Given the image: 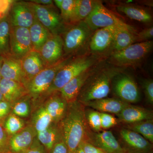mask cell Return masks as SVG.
<instances>
[{
	"label": "cell",
	"mask_w": 153,
	"mask_h": 153,
	"mask_svg": "<svg viewBox=\"0 0 153 153\" xmlns=\"http://www.w3.org/2000/svg\"><path fill=\"white\" fill-rule=\"evenodd\" d=\"M85 107L77 100L68 103L66 113L58 123L68 153L74 152L82 142L87 140L91 131L85 118Z\"/></svg>",
	"instance_id": "6da1fadb"
},
{
	"label": "cell",
	"mask_w": 153,
	"mask_h": 153,
	"mask_svg": "<svg viewBox=\"0 0 153 153\" xmlns=\"http://www.w3.org/2000/svg\"><path fill=\"white\" fill-rule=\"evenodd\" d=\"M120 73L118 68H105L97 71L85 83L77 100L81 103L106 98L110 91L111 80Z\"/></svg>",
	"instance_id": "7a4b0ae2"
},
{
	"label": "cell",
	"mask_w": 153,
	"mask_h": 153,
	"mask_svg": "<svg viewBox=\"0 0 153 153\" xmlns=\"http://www.w3.org/2000/svg\"><path fill=\"white\" fill-rule=\"evenodd\" d=\"M73 58V56H64L57 63L44 68L29 82L26 88L33 100V108L43 101L57 72Z\"/></svg>",
	"instance_id": "3957f363"
},
{
	"label": "cell",
	"mask_w": 153,
	"mask_h": 153,
	"mask_svg": "<svg viewBox=\"0 0 153 153\" xmlns=\"http://www.w3.org/2000/svg\"><path fill=\"white\" fill-rule=\"evenodd\" d=\"M96 59L94 57L82 56L73 58L57 72L51 86L47 91L43 100L50 94L59 91L70 80L92 67Z\"/></svg>",
	"instance_id": "277c9868"
},
{
	"label": "cell",
	"mask_w": 153,
	"mask_h": 153,
	"mask_svg": "<svg viewBox=\"0 0 153 153\" xmlns=\"http://www.w3.org/2000/svg\"><path fill=\"white\" fill-rule=\"evenodd\" d=\"M93 32L84 21L67 25L61 35L64 56H73L85 45Z\"/></svg>",
	"instance_id": "5b68a950"
},
{
	"label": "cell",
	"mask_w": 153,
	"mask_h": 153,
	"mask_svg": "<svg viewBox=\"0 0 153 153\" xmlns=\"http://www.w3.org/2000/svg\"><path fill=\"white\" fill-rule=\"evenodd\" d=\"M84 21L93 32L101 28L111 26L135 30L132 26L127 24L118 18L100 1H96L91 13Z\"/></svg>",
	"instance_id": "8992f818"
},
{
	"label": "cell",
	"mask_w": 153,
	"mask_h": 153,
	"mask_svg": "<svg viewBox=\"0 0 153 153\" xmlns=\"http://www.w3.org/2000/svg\"><path fill=\"white\" fill-rule=\"evenodd\" d=\"M152 41L134 43L126 49L114 52L111 60L119 66L134 65L140 62L153 49Z\"/></svg>",
	"instance_id": "52a82bcc"
},
{
	"label": "cell",
	"mask_w": 153,
	"mask_h": 153,
	"mask_svg": "<svg viewBox=\"0 0 153 153\" xmlns=\"http://www.w3.org/2000/svg\"><path fill=\"white\" fill-rule=\"evenodd\" d=\"M30 3L35 16L41 25L52 35L61 36L67 25L63 22L54 5L43 6Z\"/></svg>",
	"instance_id": "ba28073f"
},
{
	"label": "cell",
	"mask_w": 153,
	"mask_h": 153,
	"mask_svg": "<svg viewBox=\"0 0 153 153\" xmlns=\"http://www.w3.org/2000/svg\"><path fill=\"white\" fill-rule=\"evenodd\" d=\"M8 15L11 27L29 29L36 18L31 3L25 1H13Z\"/></svg>",
	"instance_id": "9c48e42d"
},
{
	"label": "cell",
	"mask_w": 153,
	"mask_h": 153,
	"mask_svg": "<svg viewBox=\"0 0 153 153\" xmlns=\"http://www.w3.org/2000/svg\"><path fill=\"white\" fill-rule=\"evenodd\" d=\"M114 78L113 88L119 99L128 104L139 101L140 98L139 89L131 76L120 72Z\"/></svg>",
	"instance_id": "30bf717a"
},
{
	"label": "cell",
	"mask_w": 153,
	"mask_h": 153,
	"mask_svg": "<svg viewBox=\"0 0 153 153\" xmlns=\"http://www.w3.org/2000/svg\"><path fill=\"white\" fill-rule=\"evenodd\" d=\"M10 49L11 55L21 60L33 51L29 29L11 27Z\"/></svg>",
	"instance_id": "8fae6325"
},
{
	"label": "cell",
	"mask_w": 153,
	"mask_h": 153,
	"mask_svg": "<svg viewBox=\"0 0 153 153\" xmlns=\"http://www.w3.org/2000/svg\"><path fill=\"white\" fill-rule=\"evenodd\" d=\"M86 141L106 153H127L110 131L99 132L91 131Z\"/></svg>",
	"instance_id": "7c38bea8"
},
{
	"label": "cell",
	"mask_w": 153,
	"mask_h": 153,
	"mask_svg": "<svg viewBox=\"0 0 153 153\" xmlns=\"http://www.w3.org/2000/svg\"><path fill=\"white\" fill-rule=\"evenodd\" d=\"M45 68L52 66L64 57L63 41L60 35H52L39 52Z\"/></svg>",
	"instance_id": "4fadbf2b"
},
{
	"label": "cell",
	"mask_w": 153,
	"mask_h": 153,
	"mask_svg": "<svg viewBox=\"0 0 153 153\" xmlns=\"http://www.w3.org/2000/svg\"><path fill=\"white\" fill-rule=\"evenodd\" d=\"M120 135L127 153H152V144L144 137L128 129H122Z\"/></svg>",
	"instance_id": "5bb4252c"
},
{
	"label": "cell",
	"mask_w": 153,
	"mask_h": 153,
	"mask_svg": "<svg viewBox=\"0 0 153 153\" xmlns=\"http://www.w3.org/2000/svg\"><path fill=\"white\" fill-rule=\"evenodd\" d=\"M37 136L34 128L28 123L19 132L10 137L9 152L12 153H26Z\"/></svg>",
	"instance_id": "9a60e30c"
},
{
	"label": "cell",
	"mask_w": 153,
	"mask_h": 153,
	"mask_svg": "<svg viewBox=\"0 0 153 153\" xmlns=\"http://www.w3.org/2000/svg\"><path fill=\"white\" fill-rule=\"evenodd\" d=\"M97 71V68L91 67L70 80L59 92L68 103L75 101L87 80Z\"/></svg>",
	"instance_id": "2e32d148"
},
{
	"label": "cell",
	"mask_w": 153,
	"mask_h": 153,
	"mask_svg": "<svg viewBox=\"0 0 153 153\" xmlns=\"http://www.w3.org/2000/svg\"><path fill=\"white\" fill-rule=\"evenodd\" d=\"M23 85L27 87L29 82L45 68L39 52H29L21 60Z\"/></svg>",
	"instance_id": "e0dca14e"
},
{
	"label": "cell",
	"mask_w": 153,
	"mask_h": 153,
	"mask_svg": "<svg viewBox=\"0 0 153 153\" xmlns=\"http://www.w3.org/2000/svg\"><path fill=\"white\" fill-rule=\"evenodd\" d=\"M118 27L111 26L94 31L91 38L89 47L91 52H104L111 46L115 33Z\"/></svg>",
	"instance_id": "ac0fdd59"
},
{
	"label": "cell",
	"mask_w": 153,
	"mask_h": 153,
	"mask_svg": "<svg viewBox=\"0 0 153 153\" xmlns=\"http://www.w3.org/2000/svg\"><path fill=\"white\" fill-rule=\"evenodd\" d=\"M42 103L52 117L53 122L55 123H58L63 118L68 105L59 91L50 94Z\"/></svg>",
	"instance_id": "d6986e66"
},
{
	"label": "cell",
	"mask_w": 153,
	"mask_h": 153,
	"mask_svg": "<svg viewBox=\"0 0 153 153\" xmlns=\"http://www.w3.org/2000/svg\"><path fill=\"white\" fill-rule=\"evenodd\" d=\"M84 106L92 108L100 112L118 114L128 103L119 98H105L82 103Z\"/></svg>",
	"instance_id": "ffe728a7"
},
{
	"label": "cell",
	"mask_w": 153,
	"mask_h": 153,
	"mask_svg": "<svg viewBox=\"0 0 153 153\" xmlns=\"http://www.w3.org/2000/svg\"><path fill=\"white\" fill-rule=\"evenodd\" d=\"M0 92L4 99L11 105L28 94L27 88L22 83L2 78L0 81Z\"/></svg>",
	"instance_id": "44dd1931"
},
{
	"label": "cell",
	"mask_w": 153,
	"mask_h": 153,
	"mask_svg": "<svg viewBox=\"0 0 153 153\" xmlns=\"http://www.w3.org/2000/svg\"><path fill=\"white\" fill-rule=\"evenodd\" d=\"M119 119L125 123L131 124L153 119V113L149 110L128 104L118 114Z\"/></svg>",
	"instance_id": "7402d4cb"
},
{
	"label": "cell",
	"mask_w": 153,
	"mask_h": 153,
	"mask_svg": "<svg viewBox=\"0 0 153 153\" xmlns=\"http://www.w3.org/2000/svg\"><path fill=\"white\" fill-rule=\"evenodd\" d=\"M1 75L2 79L13 80L23 84L21 60L11 55L3 57Z\"/></svg>",
	"instance_id": "603a6c76"
},
{
	"label": "cell",
	"mask_w": 153,
	"mask_h": 153,
	"mask_svg": "<svg viewBox=\"0 0 153 153\" xmlns=\"http://www.w3.org/2000/svg\"><path fill=\"white\" fill-rule=\"evenodd\" d=\"M137 33L135 30L121 27H117L111 45L114 52L123 50L136 43Z\"/></svg>",
	"instance_id": "cb8c5ba5"
},
{
	"label": "cell",
	"mask_w": 153,
	"mask_h": 153,
	"mask_svg": "<svg viewBox=\"0 0 153 153\" xmlns=\"http://www.w3.org/2000/svg\"><path fill=\"white\" fill-rule=\"evenodd\" d=\"M33 50L39 52L52 34L41 25L36 18L34 23L29 28Z\"/></svg>",
	"instance_id": "d4e9b609"
},
{
	"label": "cell",
	"mask_w": 153,
	"mask_h": 153,
	"mask_svg": "<svg viewBox=\"0 0 153 153\" xmlns=\"http://www.w3.org/2000/svg\"><path fill=\"white\" fill-rule=\"evenodd\" d=\"M37 139L44 146L47 153L60 139L62 138L58 123L53 122L47 128L37 134Z\"/></svg>",
	"instance_id": "484cf974"
},
{
	"label": "cell",
	"mask_w": 153,
	"mask_h": 153,
	"mask_svg": "<svg viewBox=\"0 0 153 153\" xmlns=\"http://www.w3.org/2000/svg\"><path fill=\"white\" fill-rule=\"evenodd\" d=\"M30 116L29 123L34 128L37 134L47 128L53 122L42 102L34 108Z\"/></svg>",
	"instance_id": "4316f807"
},
{
	"label": "cell",
	"mask_w": 153,
	"mask_h": 153,
	"mask_svg": "<svg viewBox=\"0 0 153 153\" xmlns=\"http://www.w3.org/2000/svg\"><path fill=\"white\" fill-rule=\"evenodd\" d=\"M117 9L130 19L138 22L149 23L152 22V17L150 13L140 7L128 4H123L118 6Z\"/></svg>",
	"instance_id": "83f0119b"
},
{
	"label": "cell",
	"mask_w": 153,
	"mask_h": 153,
	"mask_svg": "<svg viewBox=\"0 0 153 153\" xmlns=\"http://www.w3.org/2000/svg\"><path fill=\"white\" fill-rule=\"evenodd\" d=\"M10 28L7 13L0 19V56L3 57L11 55L10 49Z\"/></svg>",
	"instance_id": "f1b7e54d"
},
{
	"label": "cell",
	"mask_w": 153,
	"mask_h": 153,
	"mask_svg": "<svg viewBox=\"0 0 153 153\" xmlns=\"http://www.w3.org/2000/svg\"><path fill=\"white\" fill-rule=\"evenodd\" d=\"M33 108V100L27 94L12 104L11 113L25 119L31 116Z\"/></svg>",
	"instance_id": "f546056e"
},
{
	"label": "cell",
	"mask_w": 153,
	"mask_h": 153,
	"mask_svg": "<svg viewBox=\"0 0 153 153\" xmlns=\"http://www.w3.org/2000/svg\"><path fill=\"white\" fill-rule=\"evenodd\" d=\"M96 1L92 0H76L74 16L70 25L84 21L91 13Z\"/></svg>",
	"instance_id": "4dcf8cb0"
},
{
	"label": "cell",
	"mask_w": 153,
	"mask_h": 153,
	"mask_svg": "<svg viewBox=\"0 0 153 153\" xmlns=\"http://www.w3.org/2000/svg\"><path fill=\"white\" fill-rule=\"evenodd\" d=\"M127 128L128 129L140 134L151 143H153V119L129 124Z\"/></svg>",
	"instance_id": "1f68e13d"
},
{
	"label": "cell",
	"mask_w": 153,
	"mask_h": 153,
	"mask_svg": "<svg viewBox=\"0 0 153 153\" xmlns=\"http://www.w3.org/2000/svg\"><path fill=\"white\" fill-rule=\"evenodd\" d=\"M27 125L25 119L10 113L6 119L2 126L9 136L10 137L22 130Z\"/></svg>",
	"instance_id": "d6a6232c"
},
{
	"label": "cell",
	"mask_w": 153,
	"mask_h": 153,
	"mask_svg": "<svg viewBox=\"0 0 153 153\" xmlns=\"http://www.w3.org/2000/svg\"><path fill=\"white\" fill-rule=\"evenodd\" d=\"M76 0H63L60 7V16L66 25H70L74 16Z\"/></svg>",
	"instance_id": "836d02e7"
},
{
	"label": "cell",
	"mask_w": 153,
	"mask_h": 153,
	"mask_svg": "<svg viewBox=\"0 0 153 153\" xmlns=\"http://www.w3.org/2000/svg\"><path fill=\"white\" fill-rule=\"evenodd\" d=\"M85 117L89 128L95 132H99L102 130L100 112L95 110H85Z\"/></svg>",
	"instance_id": "e575fe53"
},
{
	"label": "cell",
	"mask_w": 153,
	"mask_h": 153,
	"mask_svg": "<svg viewBox=\"0 0 153 153\" xmlns=\"http://www.w3.org/2000/svg\"><path fill=\"white\" fill-rule=\"evenodd\" d=\"M102 129H107L116 125L117 120L112 115L104 112H100Z\"/></svg>",
	"instance_id": "d590c367"
},
{
	"label": "cell",
	"mask_w": 153,
	"mask_h": 153,
	"mask_svg": "<svg viewBox=\"0 0 153 153\" xmlns=\"http://www.w3.org/2000/svg\"><path fill=\"white\" fill-rule=\"evenodd\" d=\"M143 89L147 101L151 105L153 104V81L152 79H146L142 82Z\"/></svg>",
	"instance_id": "8d00e7d4"
},
{
	"label": "cell",
	"mask_w": 153,
	"mask_h": 153,
	"mask_svg": "<svg viewBox=\"0 0 153 153\" xmlns=\"http://www.w3.org/2000/svg\"><path fill=\"white\" fill-rule=\"evenodd\" d=\"M12 105L3 99L0 100V125L2 126L6 119L11 113Z\"/></svg>",
	"instance_id": "74e56055"
},
{
	"label": "cell",
	"mask_w": 153,
	"mask_h": 153,
	"mask_svg": "<svg viewBox=\"0 0 153 153\" xmlns=\"http://www.w3.org/2000/svg\"><path fill=\"white\" fill-rule=\"evenodd\" d=\"M10 137L2 126L0 125V153H7L9 152Z\"/></svg>",
	"instance_id": "f35d334b"
},
{
	"label": "cell",
	"mask_w": 153,
	"mask_h": 153,
	"mask_svg": "<svg viewBox=\"0 0 153 153\" xmlns=\"http://www.w3.org/2000/svg\"><path fill=\"white\" fill-rule=\"evenodd\" d=\"M153 37V27L152 26L150 27L146 28L144 30L137 33L136 42H146L151 41L150 39Z\"/></svg>",
	"instance_id": "ab89813d"
},
{
	"label": "cell",
	"mask_w": 153,
	"mask_h": 153,
	"mask_svg": "<svg viewBox=\"0 0 153 153\" xmlns=\"http://www.w3.org/2000/svg\"><path fill=\"white\" fill-rule=\"evenodd\" d=\"M79 146L85 153H106L101 149L86 141L82 142Z\"/></svg>",
	"instance_id": "60d3db41"
},
{
	"label": "cell",
	"mask_w": 153,
	"mask_h": 153,
	"mask_svg": "<svg viewBox=\"0 0 153 153\" xmlns=\"http://www.w3.org/2000/svg\"><path fill=\"white\" fill-rule=\"evenodd\" d=\"M26 153H47V152L36 137Z\"/></svg>",
	"instance_id": "b9f144b4"
},
{
	"label": "cell",
	"mask_w": 153,
	"mask_h": 153,
	"mask_svg": "<svg viewBox=\"0 0 153 153\" xmlns=\"http://www.w3.org/2000/svg\"><path fill=\"white\" fill-rule=\"evenodd\" d=\"M49 153H68V148L63 139L53 146Z\"/></svg>",
	"instance_id": "7bdbcfd3"
},
{
	"label": "cell",
	"mask_w": 153,
	"mask_h": 153,
	"mask_svg": "<svg viewBox=\"0 0 153 153\" xmlns=\"http://www.w3.org/2000/svg\"><path fill=\"white\" fill-rule=\"evenodd\" d=\"M13 1H0V19L8 12Z\"/></svg>",
	"instance_id": "ee69618b"
},
{
	"label": "cell",
	"mask_w": 153,
	"mask_h": 153,
	"mask_svg": "<svg viewBox=\"0 0 153 153\" xmlns=\"http://www.w3.org/2000/svg\"><path fill=\"white\" fill-rule=\"evenodd\" d=\"M29 1L40 5L48 6L54 5L53 1L51 0H32Z\"/></svg>",
	"instance_id": "f6af8a7d"
},
{
	"label": "cell",
	"mask_w": 153,
	"mask_h": 153,
	"mask_svg": "<svg viewBox=\"0 0 153 153\" xmlns=\"http://www.w3.org/2000/svg\"><path fill=\"white\" fill-rule=\"evenodd\" d=\"M63 0H55V1H53V2L55 3L57 7L60 10L62 3H63Z\"/></svg>",
	"instance_id": "bcb514c9"
},
{
	"label": "cell",
	"mask_w": 153,
	"mask_h": 153,
	"mask_svg": "<svg viewBox=\"0 0 153 153\" xmlns=\"http://www.w3.org/2000/svg\"><path fill=\"white\" fill-rule=\"evenodd\" d=\"M3 61V57L0 56V81L2 79L1 75V70L2 65Z\"/></svg>",
	"instance_id": "7dc6e473"
},
{
	"label": "cell",
	"mask_w": 153,
	"mask_h": 153,
	"mask_svg": "<svg viewBox=\"0 0 153 153\" xmlns=\"http://www.w3.org/2000/svg\"><path fill=\"white\" fill-rule=\"evenodd\" d=\"M73 153H85L80 146H78Z\"/></svg>",
	"instance_id": "c3c4849f"
},
{
	"label": "cell",
	"mask_w": 153,
	"mask_h": 153,
	"mask_svg": "<svg viewBox=\"0 0 153 153\" xmlns=\"http://www.w3.org/2000/svg\"><path fill=\"white\" fill-rule=\"evenodd\" d=\"M4 99L3 98V96L2 95L1 93L0 92V100H2Z\"/></svg>",
	"instance_id": "681fc988"
},
{
	"label": "cell",
	"mask_w": 153,
	"mask_h": 153,
	"mask_svg": "<svg viewBox=\"0 0 153 153\" xmlns=\"http://www.w3.org/2000/svg\"><path fill=\"white\" fill-rule=\"evenodd\" d=\"M7 153H11L10 152H7Z\"/></svg>",
	"instance_id": "f907efd6"
}]
</instances>
